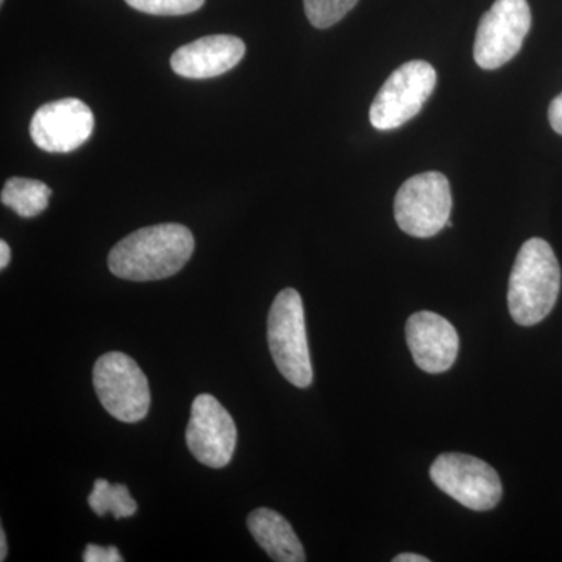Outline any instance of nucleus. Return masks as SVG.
<instances>
[{"mask_svg":"<svg viewBox=\"0 0 562 562\" xmlns=\"http://www.w3.org/2000/svg\"><path fill=\"white\" fill-rule=\"evenodd\" d=\"M194 247V236L184 225H151L117 243L110 251L109 268L124 280L168 279L190 261Z\"/></svg>","mask_w":562,"mask_h":562,"instance_id":"f257e3e1","label":"nucleus"},{"mask_svg":"<svg viewBox=\"0 0 562 562\" xmlns=\"http://www.w3.org/2000/svg\"><path fill=\"white\" fill-rule=\"evenodd\" d=\"M561 290V268L549 243L531 238L520 247L508 286V308L516 324L532 327L552 313Z\"/></svg>","mask_w":562,"mask_h":562,"instance_id":"f03ea898","label":"nucleus"},{"mask_svg":"<svg viewBox=\"0 0 562 562\" xmlns=\"http://www.w3.org/2000/svg\"><path fill=\"white\" fill-rule=\"evenodd\" d=\"M268 342L281 375L294 386L308 387L313 383V366L306 338L305 308L301 294L292 288L279 292L272 303Z\"/></svg>","mask_w":562,"mask_h":562,"instance_id":"7ed1b4c3","label":"nucleus"},{"mask_svg":"<svg viewBox=\"0 0 562 562\" xmlns=\"http://www.w3.org/2000/svg\"><path fill=\"white\" fill-rule=\"evenodd\" d=\"M436 70L430 63H405L384 81L369 110L372 127L380 132L395 131L420 113L436 88Z\"/></svg>","mask_w":562,"mask_h":562,"instance_id":"20e7f679","label":"nucleus"},{"mask_svg":"<svg viewBox=\"0 0 562 562\" xmlns=\"http://www.w3.org/2000/svg\"><path fill=\"white\" fill-rule=\"evenodd\" d=\"M92 382L103 408L114 419L133 424L149 413V382L128 355L120 351L102 355L92 369Z\"/></svg>","mask_w":562,"mask_h":562,"instance_id":"39448f33","label":"nucleus"},{"mask_svg":"<svg viewBox=\"0 0 562 562\" xmlns=\"http://www.w3.org/2000/svg\"><path fill=\"white\" fill-rule=\"evenodd\" d=\"M452 203L450 183L443 173H417L395 195V221L406 235L431 238L450 221Z\"/></svg>","mask_w":562,"mask_h":562,"instance_id":"423d86ee","label":"nucleus"},{"mask_svg":"<svg viewBox=\"0 0 562 562\" xmlns=\"http://www.w3.org/2000/svg\"><path fill=\"white\" fill-rule=\"evenodd\" d=\"M432 483L473 512H490L501 502V476L480 458L464 453H442L430 469Z\"/></svg>","mask_w":562,"mask_h":562,"instance_id":"0eeeda50","label":"nucleus"},{"mask_svg":"<svg viewBox=\"0 0 562 562\" xmlns=\"http://www.w3.org/2000/svg\"><path fill=\"white\" fill-rule=\"evenodd\" d=\"M531 29L527 0H495L476 29L473 58L482 69L494 70L512 61L522 49Z\"/></svg>","mask_w":562,"mask_h":562,"instance_id":"6e6552de","label":"nucleus"},{"mask_svg":"<svg viewBox=\"0 0 562 562\" xmlns=\"http://www.w3.org/2000/svg\"><path fill=\"white\" fill-rule=\"evenodd\" d=\"M236 425L233 417L213 395L201 394L191 406L187 443L195 460L211 469H222L235 453Z\"/></svg>","mask_w":562,"mask_h":562,"instance_id":"1a4fd4ad","label":"nucleus"},{"mask_svg":"<svg viewBox=\"0 0 562 562\" xmlns=\"http://www.w3.org/2000/svg\"><path fill=\"white\" fill-rule=\"evenodd\" d=\"M94 114L87 103L68 98L46 103L33 114L31 136L40 149L69 154L79 149L94 132Z\"/></svg>","mask_w":562,"mask_h":562,"instance_id":"9d476101","label":"nucleus"},{"mask_svg":"<svg viewBox=\"0 0 562 562\" xmlns=\"http://www.w3.org/2000/svg\"><path fill=\"white\" fill-rule=\"evenodd\" d=\"M406 342L417 368L428 373L449 371L460 351V336L449 321L432 312L414 313L406 322Z\"/></svg>","mask_w":562,"mask_h":562,"instance_id":"9b49d317","label":"nucleus"},{"mask_svg":"<svg viewBox=\"0 0 562 562\" xmlns=\"http://www.w3.org/2000/svg\"><path fill=\"white\" fill-rule=\"evenodd\" d=\"M246 44L238 36L211 35L181 46L172 55V70L184 79H213L243 60Z\"/></svg>","mask_w":562,"mask_h":562,"instance_id":"f8f14e48","label":"nucleus"},{"mask_svg":"<svg viewBox=\"0 0 562 562\" xmlns=\"http://www.w3.org/2000/svg\"><path fill=\"white\" fill-rule=\"evenodd\" d=\"M247 527L258 546L279 562L306 561L305 550L294 528L281 514L269 508H258L250 513Z\"/></svg>","mask_w":562,"mask_h":562,"instance_id":"ddd939ff","label":"nucleus"},{"mask_svg":"<svg viewBox=\"0 0 562 562\" xmlns=\"http://www.w3.org/2000/svg\"><path fill=\"white\" fill-rule=\"evenodd\" d=\"M52 190L40 180L13 177L2 190V203L25 220L40 216L49 206Z\"/></svg>","mask_w":562,"mask_h":562,"instance_id":"4468645a","label":"nucleus"},{"mask_svg":"<svg viewBox=\"0 0 562 562\" xmlns=\"http://www.w3.org/2000/svg\"><path fill=\"white\" fill-rule=\"evenodd\" d=\"M90 508L98 516L111 513L114 519H125L138 512V503L133 501L131 491L125 484H110L106 480H95L94 490L88 497Z\"/></svg>","mask_w":562,"mask_h":562,"instance_id":"2eb2a0df","label":"nucleus"},{"mask_svg":"<svg viewBox=\"0 0 562 562\" xmlns=\"http://www.w3.org/2000/svg\"><path fill=\"white\" fill-rule=\"evenodd\" d=\"M308 21L316 29H328L338 24L358 0H303Z\"/></svg>","mask_w":562,"mask_h":562,"instance_id":"dca6fc26","label":"nucleus"},{"mask_svg":"<svg viewBox=\"0 0 562 562\" xmlns=\"http://www.w3.org/2000/svg\"><path fill=\"white\" fill-rule=\"evenodd\" d=\"M132 9L157 16H181L201 9L205 0H125Z\"/></svg>","mask_w":562,"mask_h":562,"instance_id":"f3484780","label":"nucleus"},{"mask_svg":"<svg viewBox=\"0 0 562 562\" xmlns=\"http://www.w3.org/2000/svg\"><path fill=\"white\" fill-rule=\"evenodd\" d=\"M83 561L85 562H122L124 558L121 557L120 550L116 547H101L95 546V543H90V546L85 549L83 552Z\"/></svg>","mask_w":562,"mask_h":562,"instance_id":"a211bd4d","label":"nucleus"},{"mask_svg":"<svg viewBox=\"0 0 562 562\" xmlns=\"http://www.w3.org/2000/svg\"><path fill=\"white\" fill-rule=\"evenodd\" d=\"M550 125L558 135H562V92L550 103L549 109Z\"/></svg>","mask_w":562,"mask_h":562,"instance_id":"6ab92c4d","label":"nucleus"},{"mask_svg":"<svg viewBox=\"0 0 562 562\" xmlns=\"http://www.w3.org/2000/svg\"><path fill=\"white\" fill-rule=\"evenodd\" d=\"M11 250L9 244L0 241V269H5L10 265Z\"/></svg>","mask_w":562,"mask_h":562,"instance_id":"aec40b11","label":"nucleus"},{"mask_svg":"<svg viewBox=\"0 0 562 562\" xmlns=\"http://www.w3.org/2000/svg\"><path fill=\"white\" fill-rule=\"evenodd\" d=\"M394 562H428V558L422 557V554L414 553H401L392 560Z\"/></svg>","mask_w":562,"mask_h":562,"instance_id":"412c9836","label":"nucleus"},{"mask_svg":"<svg viewBox=\"0 0 562 562\" xmlns=\"http://www.w3.org/2000/svg\"><path fill=\"white\" fill-rule=\"evenodd\" d=\"M7 552H9V549H7V538H5V531L0 530V561L7 560Z\"/></svg>","mask_w":562,"mask_h":562,"instance_id":"4be33fe9","label":"nucleus"},{"mask_svg":"<svg viewBox=\"0 0 562 562\" xmlns=\"http://www.w3.org/2000/svg\"><path fill=\"white\" fill-rule=\"evenodd\" d=\"M3 2H5V0H0V3H3Z\"/></svg>","mask_w":562,"mask_h":562,"instance_id":"5701e85b","label":"nucleus"}]
</instances>
